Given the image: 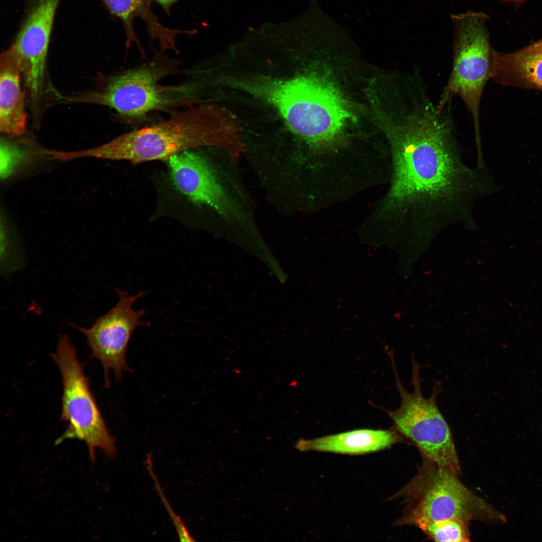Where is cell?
Returning a JSON list of instances; mask_svg holds the SVG:
<instances>
[{"instance_id":"obj_1","label":"cell","mask_w":542,"mask_h":542,"mask_svg":"<svg viewBox=\"0 0 542 542\" xmlns=\"http://www.w3.org/2000/svg\"><path fill=\"white\" fill-rule=\"evenodd\" d=\"M443 110L427 99L414 100L401 123L389 130L393 175L384 209L414 238L452 225L475 229L474 207L491 190L485 166L463 160Z\"/></svg>"},{"instance_id":"obj_2","label":"cell","mask_w":542,"mask_h":542,"mask_svg":"<svg viewBox=\"0 0 542 542\" xmlns=\"http://www.w3.org/2000/svg\"><path fill=\"white\" fill-rule=\"evenodd\" d=\"M228 116L214 106L187 105L167 118L122 134L95 148L80 150V158L124 160L132 165L151 161H168L173 156L202 146H216L231 156L241 143Z\"/></svg>"},{"instance_id":"obj_3","label":"cell","mask_w":542,"mask_h":542,"mask_svg":"<svg viewBox=\"0 0 542 542\" xmlns=\"http://www.w3.org/2000/svg\"><path fill=\"white\" fill-rule=\"evenodd\" d=\"M232 85L272 105L294 133L314 147L333 145L351 117L341 93L320 75L234 79Z\"/></svg>"},{"instance_id":"obj_4","label":"cell","mask_w":542,"mask_h":542,"mask_svg":"<svg viewBox=\"0 0 542 542\" xmlns=\"http://www.w3.org/2000/svg\"><path fill=\"white\" fill-rule=\"evenodd\" d=\"M181 62L155 50L148 61L132 68L100 76L93 88L64 96L60 104L84 103L113 109L129 124H140L154 111H173L198 103L190 85H164V78L180 73Z\"/></svg>"},{"instance_id":"obj_5","label":"cell","mask_w":542,"mask_h":542,"mask_svg":"<svg viewBox=\"0 0 542 542\" xmlns=\"http://www.w3.org/2000/svg\"><path fill=\"white\" fill-rule=\"evenodd\" d=\"M414 478L388 499H402L404 513L395 525L421 524L449 518L486 523L502 521L500 513L468 489L449 469L424 458Z\"/></svg>"},{"instance_id":"obj_6","label":"cell","mask_w":542,"mask_h":542,"mask_svg":"<svg viewBox=\"0 0 542 542\" xmlns=\"http://www.w3.org/2000/svg\"><path fill=\"white\" fill-rule=\"evenodd\" d=\"M453 63L451 74L438 107L444 109L453 96H459L472 116L477 151H482L479 109L482 93L490 78L492 50L482 12L453 14Z\"/></svg>"},{"instance_id":"obj_7","label":"cell","mask_w":542,"mask_h":542,"mask_svg":"<svg viewBox=\"0 0 542 542\" xmlns=\"http://www.w3.org/2000/svg\"><path fill=\"white\" fill-rule=\"evenodd\" d=\"M420 369V365L413 356V390L409 392L404 388L394 368L400 405L387 413L395 430L415 444L423 458L458 475L461 474V470L451 430L436 403L442 390L441 382H437L430 396L425 398L422 392Z\"/></svg>"},{"instance_id":"obj_8","label":"cell","mask_w":542,"mask_h":542,"mask_svg":"<svg viewBox=\"0 0 542 542\" xmlns=\"http://www.w3.org/2000/svg\"><path fill=\"white\" fill-rule=\"evenodd\" d=\"M51 357L63 380L61 419L68 423V428L57 442L74 438L84 441L92 461L95 458L96 448L102 450L108 457L114 456L116 452L114 439L90 390L76 348L66 335L60 337L57 350L51 353Z\"/></svg>"},{"instance_id":"obj_9","label":"cell","mask_w":542,"mask_h":542,"mask_svg":"<svg viewBox=\"0 0 542 542\" xmlns=\"http://www.w3.org/2000/svg\"><path fill=\"white\" fill-rule=\"evenodd\" d=\"M61 0H30L25 17L9 48L18 57L31 112L41 114L62 94L50 79L47 66L54 19Z\"/></svg>"},{"instance_id":"obj_10","label":"cell","mask_w":542,"mask_h":542,"mask_svg":"<svg viewBox=\"0 0 542 542\" xmlns=\"http://www.w3.org/2000/svg\"><path fill=\"white\" fill-rule=\"evenodd\" d=\"M115 291L118 297L116 305L90 328L72 324L85 336L93 357L101 363L107 387L110 385V369L113 370L116 380L121 379L123 372L130 370L126 360L130 338L136 328L148 325L141 320L145 311L133 309L134 302L146 293L140 292L131 296L126 291L117 289Z\"/></svg>"},{"instance_id":"obj_11","label":"cell","mask_w":542,"mask_h":542,"mask_svg":"<svg viewBox=\"0 0 542 542\" xmlns=\"http://www.w3.org/2000/svg\"><path fill=\"white\" fill-rule=\"evenodd\" d=\"M168 162L174 186L188 200L206 205L226 218L236 214L233 203L204 157L188 150Z\"/></svg>"},{"instance_id":"obj_12","label":"cell","mask_w":542,"mask_h":542,"mask_svg":"<svg viewBox=\"0 0 542 542\" xmlns=\"http://www.w3.org/2000/svg\"><path fill=\"white\" fill-rule=\"evenodd\" d=\"M16 55L8 48L0 56V131L20 136L26 131V95Z\"/></svg>"},{"instance_id":"obj_13","label":"cell","mask_w":542,"mask_h":542,"mask_svg":"<svg viewBox=\"0 0 542 542\" xmlns=\"http://www.w3.org/2000/svg\"><path fill=\"white\" fill-rule=\"evenodd\" d=\"M490 78L501 85L542 91V39L513 53L492 49Z\"/></svg>"},{"instance_id":"obj_14","label":"cell","mask_w":542,"mask_h":542,"mask_svg":"<svg viewBox=\"0 0 542 542\" xmlns=\"http://www.w3.org/2000/svg\"><path fill=\"white\" fill-rule=\"evenodd\" d=\"M402 441L395 430L359 429L310 440L300 439L295 446L301 452L360 455L384 450Z\"/></svg>"},{"instance_id":"obj_15","label":"cell","mask_w":542,"mask_h":542,"mask_svg":"<svg viewBox=\"0 0 542 542\" xmlns=\"http://www.w3.org/2000/svg\"><path fill=\"white\" fill-rule=\"evenodd\" d=\"M2 136L0 140L1 178L6 180L21 172L38 158L46 156L30 138Z\"/></svg>"},{"instance_id":"obj_16","label":"cell","mask_w":542,"mask_h":542,"mask_svg":"<svg viewBox=\"0 0 542 542\" xmlns=\"http://www.w3.org/2000/svg\"><path fill=\"white\" fill-rule=\"evenodd\" d=\"M469 521L449 518L428 522L418 527L430 539L435 541H469Z\"/></svg>"},{"instance_id":"obj_17","label":"cell","mask_w":542,"mask_h":542,"mask_svg":"<svg viewBox=\"0 0 542 542\" xmlns=\"http://www.w3.org/2000/svg\"><path fill=\"white\" fill-rule=\"evenodd\" d=\"M147 466L148 470L149 471V473L153 479L155 487L157 490L159 495L160 496V498L166 507L167 511H168L170 518L172 519L173 523L175 526V528L177 531L179 538L180 541H195L192 536L190 535L188 532L187 528L184 525L181 519L172 510L171 506L168 501L167 498L164 494V492L160 486L159 481L154 473L152 467V458L151 454L148 455L147 457Z\"/></svg>"},{"instance_id":"obj_18","label":"cell","mask_w":542,"mask_h":542,"mask_svg":"<svg viewBox=\"0 0 542 542\" xmlns=\"http://www.w3.org/2000/svg\"><path fill=\"white\" fill-rule=\"evenodd\" d=\"M157 3L167 14H170V9L173 5L180 0H153Z\"/></svg>"},{"instance_id":"obj_19","label":"cell","mask_w":542,"mask_h":542,"mask_svg":"<svg viewBox=\"0 0 542 542\" xmlns=\"http://www.w3.org/2000/svg\"><path fill=\"white\" fill-rule=\"evenodd\" d=\"M501 1H505V2H523V1H526V0H501Z\"/></svg>"}]
</instances>
